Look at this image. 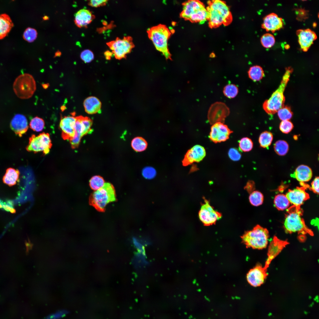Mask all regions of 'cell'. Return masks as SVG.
Here are the masks:
<instances>
[{
	"label": "cell",
	"instance_id": "1",
	"mask_svg": "<svg viewBox=\"0 0 319 319\" xmlns=\"http://www.w3.org/2000/svg\"><path fill=\"white\" fill-rule=\"evenodd\" d=\"M292 71V69L290 67L286 69L279 87L263 103V109L268 114H274L284 106L285 97L284 92Z\"/></svg>",
	"mask_w": 319,
	"mask_h": 319
},
{
	"label": "cell",
	"instance_id": "2",
	"mask_svg": "<svg viewBox=\"0 0 319 319\" xmlns=\"http://www.w3.org/2000/svg\"><path fill=\"white\" fill-rule=\"evenodd\" d=\"M207 9L209 13V26L218 27L222 24L227 25L232 20V17L229 8L225 2L220 0L210 1Z\"/></svg>",
	"mask_w": 319,
	"mask_h": 319
},
{
	"label": "cell",
	"instance_id": "3",
	"mask_svg": "<svg viewBox=\"0 0 319 319\" xmlns=\"http://www.w3.org/2000/svg\"><path fill=\"white\" fill-rule=\"evenodd\" d=\"M302 210L300 207L293 206L288 209L284 223L286 231L289 233L298 232L302 234H308L313 235L312 231L306 225L302 217Z\"/></svg>",
	"mask_w": 319,
	"mask_h": 319
},
{
	"label": "cell",
	"instance_id": "4",
	"mask_svg": "<svg viewBox=\"0 0 319 319\" xmlns=\"http://www.w3.org/2000/svg\"><path fill=\"white\" fill-rule=\"evenodd\" d=\"M147 32L156 49L161 52L167 59H171L168 47V40L171 32L165 26L160 24L148 29Z\"/></svg>",
	"mask_w": 319,
	"mask_h": 319
},
{
	"label": "cell",
	"instance_id": "5",
	"mask_svg": "<svg viewBox=\"0 0 319 319\" xmlns=\"http://www.w3.org/2000/svg\"><path fill=\"white\" fill-rule=\"evenodd\" d=\"M269 236L266 229L257 225L252 230L245 232L241 238L247 248L261 249L266 247Z\"/></svg>",
	"mask_w": 319,
	"mask_h": 319
},
{
	"label": "cell",
	"instance_id": "6",
	"mask_svg": "<svg viewBox=\"0 0 319 319\" xmlns=\"http://www.w3.org/2000/svg\"><path fill=\"white\" fill-rule=\"evenodd\" d=\"M13 88L18 97L22 99H27L32 97L36 90V82L31 75L23 74L16 79L13 84Z\"/></svg>",
	"mask_w": 319,
	"mask_h": 319
},
{
	"label": "cell",
	"instance_id": "7",
	"mask_svg": "<svg viewBox=\"0 0 319 319\" xmlns=\"http://www.w3.org/2000/svg\"><path fill=\"white\" fill-rule=\"evenodd\" d=\"M115 200V194L113 186L111 184L106 183L102 188L93 193L91 202L97 209L102 210L108 204Z\"/></svg>",
	"mask_w": 319,
	"mask_h": 319
},
{
	"label": "cell",
	"instance_id": "8",
	"mask_svg": "<svg viewBox=\"0 0 319 319\" xmlns=\"http://www.w3.org/2000/svg\"><path fill=\"white\" fill-rule=\"evenodd\" d=\"M112 51L115 58L118 59L125 58L134 47L132 38L130 36H125L123 39L117 38L115 40L107 43Z\"/></svg>",
	"mask_w": 319,
	"mask_h": 319
},
{
	"label": "cell",
	"instance_id": "9",
	"mask_svg": "<svg viewBox=\"0 0 319 319\" xmlns=\"http://www.w3.org/2000/svg\"><path fill=\"white\" fill-rule=\"evenodd\" d=\"M52 145L49 134L43 132L37 136L32 135L29 138L26 149L34 153L42 152L46 155L49 153Z\"/></svg>",
	"mask_w": 319,
	"mask_h": 319
},
{
	"label": "cell",
	"instance_id": "10",
	"mask_svg": "<svg viewBox=\"0 0 319 319\" xmlns=\"http://www.w3.org/2000/svg\"><path fill=\"white\" fill-rule=\"evenodd\" d=\"M76 119L74 135L70 141L73 149L78 147L82 136L91 132L92 125V120L88 117L80 115L76 117Z\"/></svg>",
	"mask_w": 319,
	"mask_h": 319
},
{
	"label": "cell",
	"instance_id": "11",
	"mask_svg": "<svg viewBox=\"0 0 319 319\" xmlns=\"http://www.w3.org/2000/svg\"><path fill=\"white\" fill-rule=\"evenodd\" d=\"M199 218L204 224L209 226L215 224L222 217V214L214 209L208 200L205 199L198 213Z\"/></svg>",
	"mask_w": 319,
	"mask_h": 319
},
{
	"label": "cell",
	"instance_id": "12",
	"mask_svg": "<svg viewBox=\"0 0 319 319\" xmlns=\"http://www.w3.org/2000/svg\"><path fill=\"white\" fill-rule=\"evenodd\" d=\"M229 114V109L224 103L216 102L211 106L209 110L208 120L212 125L218 122L224 123L225 118Z\"/></svg>",
	"mask_w": 319,
	"mask_h": 319
},
{
	"label": "cell",
	"instance_id": "13",
	"mask_svg": "<svg viewBox=\"0 0 319 319\" xmlns=\"http://www.w3.org/2000/svg\"><path fill=\"white\" fill-rule=\"evenodd\" d=\"M211 130L209 138L214 143L226 141L229 138L230 134L232 132L227 125L221 122L213 124Z\"/></svg>",
	"mask_w": 319,
	"mask_h": 319
},
{
	"label": "cell",
	"instance_id": "14",
	"mask_svg": "<svg viewBox=\"0 0 319 319\" xmlns=\"http://www.w3.org/2000/svg\"><path fill=\"white\" fill-rule=\"evenodd\" d=\"M266 268L258 265L251 269L246 276L248 283L252 286L257 287L263 284L267 276Z\"/></svg>",
	"mask_w": 319,
	"mask_h": 319
},
{
	"label": "cell",
	"instance_id": "15",
	"mask_svg": "<svg viewBox=\"0 0 319 319\" xmlns=\"http://www.w3.org/2000/svg\"><path fill=\"white\" fill-rule=\"evenodd\" d=\"M206 155V152L202 146L196 145L186 152L182 161L184 166H187L194 162H198L202 160Z\"/></svg>",
	"mask_w": 319,
	"mask_h": 319
},
{
	"label": "cell",
	"instance_id": "16",
	"mask_svg": "<svg viewBox=\"0 0 319 319\" xmlns=\"http://www.w3.org/2000/svg\"><path fill=\"white\" fill-rule=\"evenodd\" d=\"M305 186L297 187L291 190H289L286 196L293 206L300 207L304 202L310 198L309 194L305 191Z\"/></svg>",
	"mask_w": 319,
	"mask_h": 319
},
{
	"label": "cell",
	"instance_id": "17",
	"mask_svg": "<svg viewBox=\"0 0 319 319\" xmlns=\"http://www.w3.org/2000/svg\"><path fill=\"white\" fill-rule=\"evenodd\" d=\"M76 117L74 116H64L61 118L59 127L61 131V136L64 140L69 141L74 137Z\"/></svg>",
	"mask_w": 319,
	"mask_h": 319
},
{
	"label": "cell",
	"instance_id": "18",
	"mask_svg": "<svg viewBox=\"0 0 319 319\" xmlns=\"http://www.w3.org/2000/svg\"><path fill=\"white\" fill-rule=\"evenodd\" d=\"M297 34L300 48L304 51L308 50L317 38L315 33L309 29L299 30Z\"/></svg>",
	"mask_w": 319,
	"mask_h": 319
},
{
	"label": "cell",
	"instance_id": "19",
	"mask_svg": "<svg viewBox=\"0 0 319 319\" xmlns=\"http://www.w3.org/2000/svg\"><path fill=\"white\" fill-rule=\"evenodd\" d=\"M10 126L15 134L19 137L25 134L28 128L26 118L19 114H16L14 116L10 122Z\"/></svg>",
	"mask_w": 319,
	"mask_h": 319
},
{
	"label": "cell",
	"instance_id": "20",
	"mask_svg": "<svg viewBox=\"0 0 319 319\" xmlns=\"http://www.w3.org/2000/svg\"><path fill=\"white\" fill-rule=\"evenodd\" d=\"M283 25L281 18L276 14L272 13L264 17L262 26L267 31L274 32L282 28Z\"/></svg>",
	"mask_w": 319,
	"mask_h": 319
},
{
	"label": "cell",
	"instance_id": "21",
	"mask_svg": "<svg viewBox=\"0 0 319 319\" xmlns=\"http://www.w3.org/2000/svg\"><path fill=\"white\" fill-rule=\"evenodd\" d=\"M94 18L95 16L90 10L82 9L75 14L74 22L79 27H86Z\"/></svg>",
	"mask_w": 319,
	"mask_h": 319
},
{
	"label": "cell",
	"instance_id": "22",
	"mask_svg": "<svg viewBox=\"0 0 319 319\" xmlns=\"http://www.w3.org/2000/svg\"><path fill=\"white\" fill-rule=\"evenodd\" d=\"M183 5V10L180 16L186 20H188L190 15L195 12L204 7L202 2L196 0L188 1Z\"/></svg>",
	"mask_w": 319,
	"mask_h": 319
},
{
	"label": "cell",
	"instance_id": "23",
	"mask_svg": "<svg viewBox=\"0 0 319 319\" xmlns=\"http://www.w3.org/2000/svg\"><path fill=\"white\" fill-rule=\"evenodd\" d=\"M293 177L300 183L308 181L311 179L313 172L311 169L307 166L301 165L296 169Z\"/></svg>",
	"mask_w": 319,
	"mask_h": 319
},
{
	"label": "cell",
	"instance_id": "24",
	"mask_svg": "<svg viewBox=\"0 0 319 319\" xmlns=\"http://www.w3.org/2000/svg\"><path fill=\"white\" fill-rule=\"evenodd\" d=\"M83 105L85 112L90 114H93L98 112L100 110L101 103L97 97L90 96L86 98L84 101Z\"/></svg>",
	"mask_w": 319,
	"mask_h": 319
},
{
	"label": "cell",
	"instance_id": "25",
	"mask_svg": "<svg viewBox=\"0 0 319 319\" xmlns=\"http://www.w3.org/2000/svg\"><path fill=\"white\" fill-rule=\"evenodd\" d=\"M13 26L10 17L6 14L0 15V39L7 35Z\"/></svg>",
	"mask_w": 319,
	"mask_h": 319
},
{
	"label": "cell",
	"instance_id": "26",
	"mask_svg": "<svg viewBox=\"0 0 319 319\" xmlns=\"http://www.w3.org/2000/svg\"><path fill=\"white\" fill-rule=\"evenodd\" d=\"M19 172L12 168H8L3 178V181L9 186L15 185L19 179Z\"/></svg>",
	"mask_w": 319,
	"mask_h": 319
},
{
	"label": "cell",
	"instance_id": "27",
	"mask_svg": "<svg viewBox=\"0 0 319 319\" xmlns=\"http://www.w3.org/2000/svg\"><path fill=\"white\" fill-rule=\"evenodd\" d=\"M208 11L204 7L192 13L188 20L192 22H199L202 23L208 19Z\"/></svg>",
	"mask_w": 319,
	"mask_h": 319
},
{
	"label": "cell",
	"instance_id": "28",
	"mask_svg": "<svg viewBox=\"0 0 319 319\" xmlns=\"http://www.w3.org/2000/svg\"><path fill=\"white\" fill-rule=\"evenodd\" d=\"M248 74L249 78L255 82L260 80L264 75L262 68L258 65L251 66L248 71Z\"/></svg>",
	"mask_w": 319,
	"mask_h": 319
},
{
	"label": "cell",
	"instance_id": "29",
	"mask_svg": "<svg viewBox=\"0 0 319 319\" xmlns=\"http://www.w3.org/2000/svg\"><path fill=\"white\" fill-rule=\"evenodd\" d=\"M290 202L286 195L279 194L275 197L274 204L275 207L279 210H283L288 208Z\"/></svg>",
	"mask_w": 319,
	"mask_h": 319
},
{
	"label": "cell",
	"instance_id": "30",
	"mask_svg": "<svg viewBox=\"0 0 319 319\" xmlns=\"http://www.w3.org/2000/svg\"><path fill=\"white\" fill-rule=\"evenodd\" d=\"M131 145L132 148L135 151L140 152L146 149L148 144L146 140L142 137H136L132 140Z\"/></svg>",
	"mask_w": 319,
	"mask_h": 319
},
{
	"label": "cell",
	"instance_id": "31",
	"mask_svg": "<svg viewBox=\"0 0 319 319\" xmlns=\"http://www.w3.org/2000/svg\"><path fill=\"white\" fill-rule=\"evenodd\" d=\"M273 139L272 134L271 132L265 131L260 135L259 142L261 147L266 148L268 147L271 144Z\"/></svg>",
	"mask_w": 319,
	"mask_h": 319
},
{
	"label": "cell",
	"instance_id": "32",
	"mask_svg": "<svg viewBox=\"0 0 319 319\" xmlns=\"http://www.w3.org/2000/svg\"><path fill=\"white\" fill-rule=\"evenodd\" d=\"M105 183L104 179L99 175H95L92 177L89 181L90 188L95 191L102 188Z\"/></svg>",
	"mask_w": 319,
	"mask_h": 319
},
{
	"label": "cell",
	"instance_id": "33",
	"mask_svg": "<svg viewBox=\"0 0 319 319\" xmlns=\"http://www.w3.org/2000/svg\"><path fill=\"white\" fill-rule=\"evenodd\" d=\"M274 150L279 155L284 156L288 152L289 146L287 143L283 140H279L276 141L274 146Z\"/></svg>",
	"mask_w": 319,
	"mask_h": 319
},
{
	"label": "cell",
	"instance_id": "34",
	"mask_svg": "<svg viewBox=\"0 0 319 319\" xmlns=\"http://www.w3.org/2000/svg\"><path fill=\"white\" fill-rule=\"evenodd\" d=\"M249 198L250 203L252 205L258 206L263 203V196L260 192L254 191L251 193Z\"/></svg>",
	"mask_w": 319,
	"mask_h": 319
},
{
	"label": "cell",
	"instance_id": "35",
	"mask_svg": "<svg viewBox=\"0 0 319 319\" xmlns=\"http://www.w3.org/2000/svg\"><path fill=\"white\" fill-rule=\"evenodd\" d=\"M30 128L34 131L40 132L45 126V122L42 118L36 116L31 119L30 123Z\"/></svg>",
	"mask_w": 319,
	"mask_h": 319
},
{
	"label": "cell",
	"instance_id": "36",
	"mask_svg": "<svg viewBox=\"0 0 319 319\" xmlns=\"http://www.w3.org/2000/svg\"><path fill=\"white\" fill-rule=\"evenodd\" d=\"M145 253L138 251L135 255L132 261V263L136 268H141L147 264V262L145 259Z\"/></svg>",
	"mask_w": 319,
	"mask_h": 319
},
{
	"label": "cell",
	"instance_id": "37",
	"mask_svg": "<svg viewBox=\"0 0 319 319\" xmlns=\"http://www.w3.org/2000/svg\"><path fill=\"white\" fill-rule=\"evenodd\" d=\"M277 113L279 118L282 121L289 120L293 115L290 107L287 106H283Z\"/></svg>",
	"mask_w": 319,
	"mask_h": 319
},
{
	"label": "cell",
	"instance_id": "38",
	"mask_svg": "<svg viewBox=\"0 0 319 319\" xmlns=\"http://www.w3.org/2000/svg\"><path fill=\"white\" fill-rule=\"evenodd\" d=\"M238 92L237 87L234 84H228L224 88L223 92L228 98H232L235 97Z\"/></svg>",
	"mask_w": 319,
	"mask_h": 319
},
{
	"label": "cell",
	"instance_id": "39",
	"mask_svg": "<svg viewBox=\"0 0 319 319\" xmlns=\"http://www.w3.org/2000/svg\"><path fill=\"white\" fill-rule=\"evenodd\" d=\"M239 146L241 151L243 152H248L252 149L253 143L250 139L245 137L241 139L239 141Z\"/></svg>",
	"mask_w": 319,
	"mask_h": 319
},
{
	"label": "cell",
	"instance_id": "40",
	"mask_svg": "<svg viewBox=\"0 0 319 319\" xmlns=\"http://www.w3.org/2000/svg\"><path fill=\"white\" fill-rule=\"evenodd\" d=\"M275 38L271 34L267 33L263 35L261 37V42L262 45L266 48L272 47L275 43Z\"/></svg>",
	"mask_w": 319,
	"mask_h": 319
},
{
	"label": "cell",
	"instance_id": "41",
	"mask_svg": "<svg viewBox=\"0 0 319 319\" xmlns=\"http://www.w3.org/2000/svg\"><path fill=\"white\" fill-rule=\"evenodd\" d=\"M38 35L37 30L35 29L28 27L24 31L23 38L25 40L31 43L34 41Z\"/></svg>",
	"mask_w": 319,
	"mask_h": 319
},
{
	"label": "cell",
	"instance_id": "42",
	"mask_svg": "<svg viewBox=\"0 0 319 319\" xmlns=\"http://www.w3.org/2000/svg\"><path fill=\"white\" fill-rule=\"evenodd\" d=\"M142 174L143 177L147 179H152L154 178L156 175L155 169L151 167H147L143 169Z\"/></svg>",
	"mask_w": 319,
	"mask_h": 319
},
{
	"label": "cell",
	"instance_id": "43",
	"mask_svg": "<svg viewBox=\"0 0 319 319\" xmlns=\"http://www.w3.org/2000/svg\"><path fill=\"white\" fill-rule=\"evenodd\" d=\"M294 126L289 120L282 121L279 125L280 131L284 134H288L292 129Z\"/></svg>",
	"mask_w": 319,
	"mask_h": 319
},
{
	"label": "cell",
	"instance_id": "44",
	"mask_svg": "<svg viewBox=\"0 0 319 319\" xmlns=\"http://www.w3.org/2000/svg\"><path fill=\"white\" fill-rule=\"evenodd\" d=\"M94 57L93 52L89 49L84 50L80 54L81 58L86 63L91 62L93 60Z\"/></svg>",
	"mask_w": 319,
	"mask_h": 319
},
{
	"label": "cell",
	"instance_id": "45",
	"mask_svg": "<svg viewBox=\"0 0 319 319\" xmlns=\"http://www.w3.org/2000/svg\"><path fill=\"white\" fill-rule=\"evenodd\" d=\"M228 154L230 158L234 161L239 160L241 157V154L240 152L235 148L230 149L229 151Z\"/></svg>",
	"mask_w": 319,
	"mask_h": 319
},
{
	"label": "cell",
	"instance_id": "46",
	"mask_svg": "<svg viewBox=\"0 0 319 319\" xmlns=\"http://www.w3.org/2000/svg\"><path fill=\"white\" fill-rule=\"evenodd\" d=\"M3 209L5 210L12 213H15L16 211L13 207V204L11 201H8L6 202H3Z\"/></svg>",
	"mask_w": 319,
	"mask_h": 319
},
{
	"label": "cell",
	"instance_id": "47",
	"mask_svg": "<svg viewBox=\"0 0 319 319\" xmlns=\"http://www.w3.org/2000/svg\"><path fill=\"white\" fill-rule=\"evenodd\" d=\"M108 1L104 0H92L89 1L88 4L92 7H97L105 5Z\"/></svg>",
	"mask_w": 319,
	"mask_h": 319
},
{
	"label": "cell",
	"instance_id": "48",
	"mask_svg": "<svg viewBox=\"0 0 319 319\" xmlns=\"http://www.w3.org/2000/svg\"><path fill=\"white\" fill-rule=\"evenodd\" d=\"M319 177H316L311 183V189L315 193H319Z\"/></svg>",
	"mask_w": 319,
	"mask_h": 319
},
{
	"label": "cell",
	"instance_id": "49",
	"mask_svg": "<svg viewBox=\"0 0 319 319\" xmlns=\"http://www.w3.org/2000/svg\"><path fill=\"white\" fill-rule=\"evenodd\" d=\"M253 182L251 181H249L247 183L246 185L245 186V188L246 189L248 192H250L251 191V188L253 186Z\"/></svg>",
	"mask_w": 319,
	"mask_h": 319
},
{
	"label": "cell",
	"instance_id": "50",
	"mask_svg": "<svg viewBox=\"0 0 319 319\" xmlns=\"http://www.w3.org/2000/svg\"><path fill=\"white\" fill-rule=\"evenodd\" d=\"M113 54V53H111L109 51H107L105 53L104 55L106 59L108 60H109L110 59L111 57L112 56Z\"/></svg>",
	"mask_w": 319,
	"mask_h": 319
},
{
	"label": "cell",
	"instance_id": "51",
	"mask_svg": "<svg viewBox=\"0 0 319 319\" xmlns=\"http://www.w3.org/2000/svg\"><path fill=\"white\" fill-rule=\"evenodd\" d=\"M61 52L58 51L55 53V57L60 56L61 55Z\"/></svg>",
	"mask_w": 319,
	"mask_h": 319
},
{
	"label": "cell",
	"instance_id": "52",
	"mask_svg": "<svg viewBox=\"0 0 319 319\" xmlns=\"http://www.w3.org/2000/svg\"><path fill=\"white\" fill-rule=\"evenodd\" d=\"M3 202L0 199V209H3Z\"/></svg>",
	"mask_w": 319,
	"mask_h": 319
},
{
	"label": "cell",
	"instance_id": "53",
	"mask_svg": "<svg viewBox=\"0 0 319 319\" xmlns=\"http://www.w3.org/2000/svg\"><path fill=\"white\" fill-rule=\"evenodd\" d=\"M43 19L44 20H47L48 19V18L47 16H45L43 17Z\"/></svg>",
	"mask_w": 319,
	"mask_h": 319
}]
</instances>
